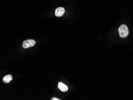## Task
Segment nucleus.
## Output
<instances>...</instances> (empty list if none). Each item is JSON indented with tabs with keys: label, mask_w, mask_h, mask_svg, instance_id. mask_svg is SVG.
Returning <instances> with one entry per match:
<instances>
[{
	"label": "nucleus",
	"mask_w": 133,
	"mask_h": 100,
	"mask_svg": "<svg viewBox=\"0 0 133 100\" xmlns=\"http://www.w3.org/2000/svg\"><path fill=\"white\" fill-rule=\"evenodd\" d=\"M119 36L122 38L127 37L129 33V30L127 26L125 24H122L120 26L118 29Z\"/></svg>",
	"instance_id": "1"
},
{
	"label": "nucleus",
	"mask_w": 133,
	"mask_h": 100,
	"mask_svg": "<svg viewBox=\"0 0 133 100\" xmlns=\"http://www.w3.org/2000/svg\"><path fill=\"white\" fill-rule=\"evenodd\" d=\"M36 42L34 40L32 39H29L24 41L23 42L22 46L24 49H27L30 47H33L35 45Z\"/></svg>",
	"instance_id": "2"
},
{
	"label": "nucleus",
	"mask_w": 133,
	"mask_h": 100,
	"mask_svg": "<svg viewBox=\"0 0 133 100\" xmlns=\"http://www.w3.org/2000/svg\"><path fill=\"white\" fill-rule=\"evenodd\" d=\"M65 9L62 7H59L55 10V15L57 17H61L65 13Z\"/></svg>",
	"instance_id": "3"
},
{
	"label": "nucleus",
	"mask_w": 133,
	"mask_h": 100,
	"mask_svg": "<svg viewBox=\"0 0 133 100\" xmlns=\"http://www.w3.org/2000/svg\"><path fill=\"white\" fill-rule=\"evenodd\" d=\"M58 87L59 90H61V91L64 92L67 91L68 90V87L67 86H66L65 84H64L62 82H59L58 83Z\"/></svg>",
	"instance_id": "4"
},
{
	"label": "nucleus",
	"mask_w": 133,
	"mask_h": 100,
	"mask_svg": "<svg viewBox=\"0 0 133 100\" xmlns=\"http://www.w3.org/2000/svg\"><path fill=\"white\" fill-rule=\"evenodd\" d=\"M12 76L11 75H6L3 79V81L5 83H9L11 81H12Z\"/></svg>",
	"instance_id": "5"
},
{
	"label": "nucleus",
	"mask_w": 133,
	"mask_h": 100,
	"mask_svg": "<svg viewBox=\"0 0 133 100\" xmlns=\"http://www.w3.org/2000/svg\"><path fill=\"white\" fill-rule=\"evenodd\" d=\"M51 100H60V99H58V98H57L56 97H53L51 99Z\"/></svg>",
	"instance_id": "6"
}]
</instances>
